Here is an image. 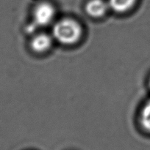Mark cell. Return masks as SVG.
<instances>
[{
	"mask_svg": "<svg viewBox=\"0 0 150 150\" xmlns=\"http://www.w3.org/2000/svg\"><path fill=\"white\" fill-rule=\"evenodd\" d=\"M51 38L46 34H39L32 38L31 47L35 52L43 53L46 51L51 45Z\"/></svg>",
	"mask_w": 150,
	"mask_h": 150,
	"instance_id": "4",
	"label": "cell"
},
{
	"mask_svg": "<svg viewBox=\"0 0 150 150\" xmlns=\"http://www.w3.org/2000/svg\"><path fill=\"white\" fill-rule=\"evenodd\" d=\"M55 16L54 7L48 2H42L35 7L33 13L34 25L45 26L52 22Z\"/></svg>",
	"mask_w": 150,
	"mask_h": 150,
	"instance_id": "2",
	"label": "cell"
},
{
	"mask_svg": "<svg viewBox=\"0 0 150 150\" xmlns=\"http://www.w3.org/2000/svg\"><path fill=\"white\" fill-rule=\"evenodd\" d=\"M149 85H150V81H149Z\"/></svg>",
	"mask_w": 150,
	"mask_h": 150,
	"instance_id": "7",
	"label": "cell"
},
{
	"mask_svg": "<svg viewBox=\"0 0 150 150\" xmlns=\"http://www.w3.org/2000/svg\"><path fill=\"white\" fill-rule=\"evenodd\" d=\"M135 0H108L109 7L117 13H124L132 8Z\"/></svg>",
	"mask_w": 150,
	"mask_h": 150,
	"instance_id": "5",
	"label": "cell"
},
{
	"mask_svg": "<svg viewBox=\"0 0 150 150\" xmlns=\"http://www.w3.org/2000/svg\"><path fill=\"white\" fill-rule=\"evenodd\" d=\"M82 28L79 23L71 18L61 19L53 26V37L59 42L71 45L77 42L82 35Z\"/></svg>",
	"mask_w": 150,
	"mask_h": 150,
	"instance_id": "1",
	"label": "cell"
},
{
	"mask_svg": "<svg viewBox=\"0 0 150 150\" xmlns=\"http://www.w3.org/2000/svg\"><path fill=\"white\" fill-rule=\"evenodd\" d=\"M108 7V3L103 0H91L87 3L85 10L91 17L100 18L105 14Z\"/></svg>",
	"mask_w": 150,
	"mask_h": 150,
	"instance_id": "3",
	"label": "cell"
},
{
	"mask_svg": "<svg viewBox=\"0 0 150 150\" xmlns=\"http://www.w3.org/2000/svg\"><path fill=\"white\" fill-rule=\"evenodd\" d=\"M141 122L144 128L150 132V100L141 110Z\"/></svg>",
	"mask_w": 150,
	"mask_h": 150,
	"instance_id": "6",
	"label": "cell"
}]
</instances>
